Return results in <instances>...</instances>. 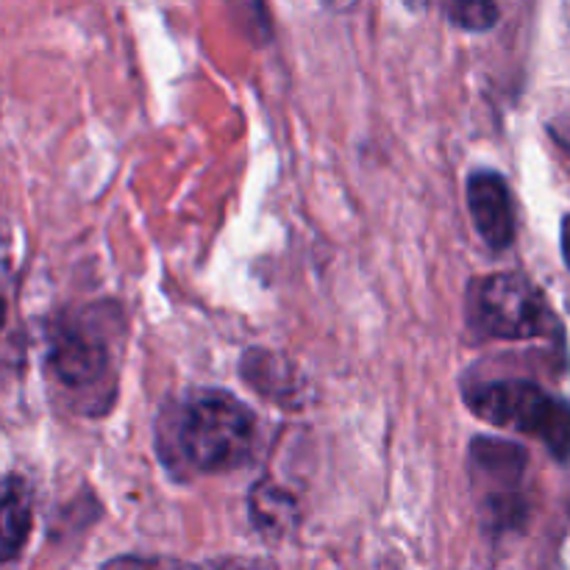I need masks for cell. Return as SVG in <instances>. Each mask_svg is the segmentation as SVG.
I'll list each match as a JSON object with an SVG mask.
<instances>
[{
  "label": "cell",
  "mask_w": 570,
  "mask_h": 570,
  "mask_svg": "<svg viewBox=\"0 0 570 570\" xmlns=\"http://www.w3.org/2000/svg\"><path fill=\"white\" fill-rule=\"evenodd\" d=\"M250 518L267 534H284L298 521V507L287 490L276 484H259L250 495Z\"/></svg>",
  "instance_id": "cell-7"
},
{
  "label": "cell",
  "mask_w": 570,
  "mask_h": 570,
  "mask_svg": "<svg viewBox=\"0 0 570 570\" xmlns=\"http://www.w3.org/2000/svg\"><path fill=\"white\" fill-rule=\"evenodd\" d=\"M473 321L493 337L532 340L554 328L546 295L521 273H495L473 289Z\"/></svg>",
  "instance_id": "cell-3"
},
{
  "label": "cell",
  "mask_w": 570,
  "mask_h": 570,
  "mask_svg": "<svg viewBox=\"0 0 570 570\" xmlns=\"http://www.w3.org/2000/svg\"><path fill=\"white\" fill-rule=\"evenodd\" d=\"M566 14H568V20H570V3L566 6Z\"/></svg>",
  "instance_id": "cell-12"
},
{
  "label": "cell",
  "mask_w": 570,
  "mask_h": 570,
  "mask_svg": "<svg viewBox=\"0 0 570 570\" xmlns=\"http://www.w3.org/2000/svg\"><path fill=\"white\" fill-rule=\"evenodd\" d=\"M3 323H6V304L3 298H0V328H3Z\"/></svg>",
  "instance_id": "cell-11"
},
{
  "label": "cell",
  "mask_w": 570,
  "mask_h": 570,
  "mask_svg": "<svg viewBox=\"0 0 570 570\" xmlns=\"http://www.w3.org/2000/svg\"><path fill=\"white\" fill-rule=\"evenodd\" d=\"M471 410L493 426L515 429L543 440L546 449L566 462L570 456V404L551 399L532 382H495L468 399Z\"/></svg>",
  "instance_id": "cell-2"
},
{
  "label": "cell",
  "mask_w": 570,
  "mask_h": 570,
  "mask_svg": "<svg viewBox=\"0 0 570 570\" xmlns=\"http://www.w3.org/2000/svg\"><path fill=\"white\" fill-rule=\"evenodd\" d=\"M445 14L454 26L465 28V31H488L499 22V6L482 3V0H462V3L445 6Z\"/></svg>",
  "instance_id": "cell-8"
},
{
  "label": "cell",
  "mask_w": 570,
  "mask_h": 570,
  "mask_svg": "<svg viewBox=\"0 0 570 570\" xmlns=\"http://www.w3.org/2000/svg\"><path fill=\"white\" fill-rule=\"evenodd\" d=\"M562 259L570 267V215L562 220Z\"/></svg>",
  "instance_id": "cell-10"
},
{
  "label": "cell",
  "mask_w": 570,
  "mask_h": 570,
  "mask_svg": "<svg viewBox=\"0 0 570 570\" xmlns=\"http://www.w3.org/2000/svg\"><path fill=\"white\" fill-rule=\"evenodd\" d=\"M468 209L473 226L493 250H507L515 243V212L512 195L499 173H473L468 178Z\"/></svg>",
  "instance_id": "cell-4"
},
{
  "label": "cell",
  "mask_w": 570,
  "mask_h": 570,
  "mask_svg": "<svg viewBox=\"0 0 570 570\" xmlns=\"http://www.w3.org/2000/svg\"><path fill=\"white\" fill-rule=\"evenodd\" d=\"M187 570H256V568L245 566V562H237V560H215V562H204V566H193Z\"/></svg>",
  "instance_id": "cell-9"
},
{
  "label": "cell",
  "mask_w": 570,
  "mask_h": 570,
  "mask_svg": "<svg viewBox=\"0 0 570 570\" xmlns=\"http://www.w3.org/2000/svg\"><path fill=\"white\" fill-rule=\"evenodd\" d=\"M31 493L17 476L0 482V562L14 560L31 534Z\"/></svg>",
  "instance_id": "cell-6"
},
{
  "label": "cell",
  "mask_w": 570,
  "mask_h": 570,
  "mask_svg": "<svg viewBox=\"0 0 570 570\" xmlns=\"http://www.w3.org/2000/svg\"><path fill=\"white\" fill-rule=\"evenodd\" d=\"M50 365L61 382L81 387L106 371V348L83 332H61L50 348Z\"/></svg>",
  "instance_id": "cell-5"
},
{
  "label": "cell",
  "mask_w": 570,
  "mask_h": 570,
  "mask_svg": "<svg viewBox=\"0 0 570 570\" xmlns=\"http://www.w3.org/2000/svg\"><path fill=\"white\" fill-rule=\"evenodd\" d=\"M156 443L161 460L178 471H234L254 454L256 417L232 393L198 390L161 412Z\"/></svg>",
  "instance_id": "cell-1"
}]
</instances>
